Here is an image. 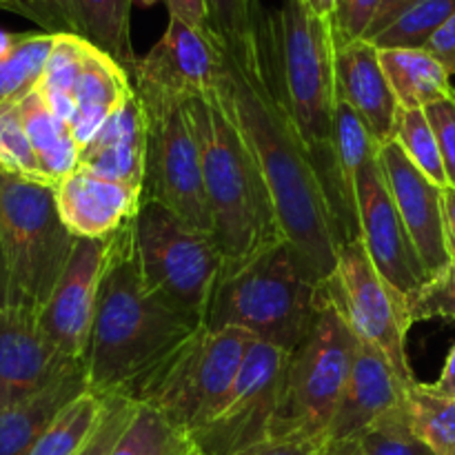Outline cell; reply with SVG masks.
Listing matches in <instances>:
<instances>
[{"label":"cell","mask_w":455,"mask_h":455,"mask_svg":"<svg viewBox=\"0 0 455 455\" xmlns=\"http://www.w3.org/2000/svg\"><path fill=\"white\" fill-rule=\"evenodd\" d=\"M253 340L243 329L200 327L142 382L132 400L194 434L229 394Z\"/></svg>","instance_id":"ba28073f"},{"label":"cell","mask_w":455,"mask_h":455,"mask_svg":"<svg viewBox=\"0 0 455 455\" xmlns=\"http://www.w3.org/2000/svg\"><path fill=\"white\" fill-rule=\"evenodd\" d=\"M409 3H411V0H382L380 9H378L376 18H373L371 27H369V31L364 34V40H369V38H373L376 34H380V31L385 29V27L389 25V22L394 20V18L398 16V13L403 12Z\"/></svg>","instance_id":"f6af8a7d"},{"label":"cell","mask_w":455,"mask_h":455,"mask_svg":"<svg viewBox=\"0 0 455 455\" xmlns=\"http://www.w3.org/2000/svg\"><path fill=\"white\" fill-rule=\"evenodd\" d=\"M411 323L420 320H455V258L451 265L425 284L420 291L407 300Z\"/></svg>","instance_id":"74e56055"},{"label":"cell","mask_w":455,"mask_h":455,"mask_svg":"<svg viewBox=\"0 0 455 455\" xmlns=\"http://www.w3.org/2000/svg\"><path fill=\"white\" fill-rule=\"evenodd\" d=\"M289 354L253 340L243 369L220 407L189 434L196 455H238L265 443L283 400Z\"/></svg>","instance_id":"7c38bea8"},{"label":"cell","mask_w":455,"mask_h":455,"mask_svg":"<svg viewBox=\"0 0 455 455\" xmlns=\"http://www.w3.org/2000/svg\"><path fill=\"white\" fill-rule=\"evenodd\" d=\"M133 0H7L4 12L38 25L44 34L76 36L114 58L133 76L138 56L132 44Z\"/></svg>","instance_id":"e0dca14e"},{"label":"cell","mask_w":455,"mask_h":455,"mask_svg":"<svg viewBox=\"0 0 455 455\" xmlns=\"http://www.w3.org/2000/svg\"><path fill=\"white\" fill-rule=\"evenodd\" d=\"M80 367L83 360L67 358L44 336L38 314L20 307L0 309V409L40 394Z\"/></svg>","instance_id":"ac0fdd59"},{"label":"cell","mask_w":455,"mask_h":455,"mask_svg":"<svg viewBox=\"0 0 455 455\" xmlns=\"http://www.w3.org/2000/svg\"><path fill=\"white\" fill-rule=\"evenodd\" d=\"M167 9L172 16L182 18L189 25L198 27V29L209 31V20H207V4L204 0H164ZM212 34V31H209Z\"/></svg>","instance_id":"ee69618b"},{"label":"cell","mask_w":455,"mask_h":455,"mask_svg":"<svg viewBox=\"0 0 455 455\" xmlns=\"http://www.w3.org/2000/svg\"><path fill=\"white\" fill-rule=\"evenodd\" d=\"M336 92L354 109L380 147L395 140L400 105L387 80L380 52L369 40H351L336 49Z\"/></svg>","instance_id":"ffe728a7"},{"label":"cell","mask_w":455,"mask_h":455,"mask_svg":"<svg viewBox=\"0 0 455 455\" xmlns=\"http://www.w3.org/2000/svg\"><path fill=\"white\" fill-rule=\"evenodd\" d=\"M378 164L418 258L429 280H434L451 265L444 222V187L429 180L395 140L380 147Z\"/></svg>","instance_id":"2e32d148"},{"label":"cell","mask_w":455,"mask_h":455,"mask_svg":"<svg viewBox=\"0 0 455 455\" xmlns=\"http://www.w3.org/2000/svg\"><path fill=\"white\" fill-rule=\"evenodd\" d=\"M0 172L20 180L49 185L16 107L0 109Z\"/></svg>","instance_id":"d590c367"},{"label":"cell","mask_w":455,"mask_h":455,"mask_svg":"<svg viewBox=\"0 0 455 455\" xmlns=\"http://www.w3.org/2000/svg\"><path fill=\"white\" fill-rule=\"evenodd\" d=\"M58 212L76 238H109L136 218L142 191L78 167L56 187Z\"/></svg>","instance_id":"d6986e66"},{"label":"cell","mask_w":455,"mask_h":455,"mask_svg":"<svg viewBox=\"0 0 455 455\" xmlns=\"http://www.w3.org/2000/svg\"><path fill=\"white\" fill-rule=\"evenodd\" d=\"M132 231L145 291L180 318L204 327L225 267L213 235L194 229L158 203L140 204Z\"/></svg>","instance_id":"8992f818"},{"label":"cell","mask_w":455,"mask_h":455,"mask_svg":"<svg viewBox=\"0 0 455 455\" xmlns=\"http://www.w3.org/2000/svg\"><path fill=\"white\" fill-rule=\"evenodd\" d=\"M400 109H425L453 93L451 76L427 49H378Z\"/></svg>","instance_id":"d4e9b609"},{"label":"cell","mask_w":455,"mask_h":455,"mask_svg":"<svg viewBox=\"0 0 455 455\" xmlns=\"http://www.w3.org/2000/svg\"><path fill=\"white\" fill-rule=\"evenodd\" d=\"M142 107L147 111L142 203L163 204L189 227L212 234L203 158L187 102L142 100Z\"/></svg>","instance_id":"8fae6325"},{"label":"cell","mask_w":455,"mask_h":455,"mask_svg":"<svg viewBox=\"0 0 455 455\" xmlns=\"http://www.w3.org/2000/svg\"><path fill=\"white\" fill-rule=\"evenodd\" d=\"M444 222H447V243L451 258H455V187L444 189Z\"/></svg>","instance_id":"7dc6e473"},{"label":"cell","mask_w":455,"mask_h":455,"mask_svg":"<svg viewBox=\"0 0 455 455\" xmlns=\"http://www.w3.org/2000/svg\"><path fill=\"white\" fill-rule=\"evenodd\" d=\"M9 307V271L4 262L3 244H0V309Z\"/></svg>","instance_id":"681fc988"},{"label":"cell","mask_w":455,"mask_h":455,"mask_svg":"<svg viewBox=\"0 0 455 455\" xmlns=\"http://www.w3.org/2000/svg\"><path fill=\"white\" fill-rule=\"evenodd\" d=\"M409 425L434 455H455V398L411 382L404 394Z\"/></svg>","instance_id":"f1b7e54d"},{"label":"cell","mask_w":455,"mask_h":455,"mask_svg":"<svg viewBox=\"0 0 455 455\" xmlns=\"http://www.w3.org/2000/svg\"><path fill=\"white\" fill-rule=\"evenodd\" d=\"M329 438H307V435H283L267 438L265 443L249 447L238 455H324Z\"/></svg>","instance_id":"b9f144b4"},{"label":"cell","mask_w":455,"mask_h":455,"mask_svg":"<svg viewBox=\"0 0 455 455\" xmlns=\"http://www.w3.org/2000/svg\"><path fill=\"white\" fill-rule=\"evenodd\" d=\"M453 16L455 0H411L369 43L378 49H425Z\"/></svg>","instance_id":"f546056e"},{"label":"cell","mask_w":455,"mask_h":455,"mask_svg":"<svg viewBox=\"0 0 455 455\" xmlns=\"http://www.w3.org/2000/svg\"><path fill=\"white\" fill-rule=\"evenodd\" d=\"M380 145L373 140L371 133L363 124V120L354 114L345 100H336V114H333V163H336L338 185H340L342 200L358 225V209H355V180L360 169L367 163L378 158Z\"/></svg>","instance_id":"83f0119b"},{"label":"cell","mask_w":455,"mask_h":455,"mask_svg":"<svg viewBox=\"0 0 455 455\" xmlns=\"http://www.w3.org/2000/svg\"><path fill=\"white\" fill-rule=\"evenodd\" d=\"M222 44L209 31L169 13L163 38L138 58L132 76L142 100L189 102L220 83Z\"/></svg>","instance_id":"4fadbf2b"},{"label":"cell","mask_w":455,"mask_h":455,"mask_svg":"<svg viewBox=\"0 0 455 455\" xmlns=\"http://www.w3.org/2000/svg\"><path fill=\"white\" fill-rule=\"evenodd\" d=\"M87 391V371L80 367L40 394L0 409V455H31L53 420Z\"/></svg>","instance_id":"cb8c5ba5"},{"label":"cell","mask_w":455,"mask_h":455,"mask_svg":"<svg viewBox=\"0 0 455 455\" xmlns=\"http://www.w3.org/2000/svg\"><path fill=\"white\" fill-rule=\"evenodd\" d=\"M209 31L227 52H240L260 36L267 9L262 0H204Z\"/></svg>","instance_id":"836d02e7"},{"label":"cell","mask_w":455,"mask_h":455,"mask_svg":"<svg viewBox=\"0 0 455 455\" xmlns=\"http://www.w3.org/2000/svg\"><path fill=\"white\" fill-rule=\"evenodd\" d=\"M355 347L358 338L323 296L309 333L287 358L283 400L269 438H329V427L349 380Z\"/></svg>","instance_id":"9c48e42d"},{"label":"cell","mask_w":455,"mask_h":455,"mask_svg":"<svg viewBox=\"0 0 455 455\" xmlns=\"http://www.w3.org/2000/svg\"><path fill=\"white\" fill-rule=\"evenodd\" d=\"M132 222L109 235L105 274L83 358L89 391L129 400L200 329L145 291L133 253Z\"/></svg>","instance_id":"7a4b0ae2"},{"label":"cell","mask_w":455,"mask_h":455,"mask_svg":"<svg viewBox=\"0 0 455 455\" xmlns=\"http://www.w3.org/2000/svg\"><path fill=\"white\" fill-rule=\"evenodd\" d=\"M4 4H7V0H0V12H4Z\"/></svg>","instance_id":"f5cc1de1"},{"label":"cell","mask_w":455,"mask_h":455,"mask_svg":"<svg viewBox=\"0 0 455 455\" xmlns=\"http://www.w3.org/2000/svg\"><path fill=\"white\" fill-rule=\"evenodd\" d=\"M147 164V111L138 93L80 147L78 167L142 191Z\"/></svg>","instance_id":"7402d4cb"},{"label":"cell","mask_w":455,"mask_h":455,"mask_svg":"<svg viewBox=\"0 0 455 455\" xmlns=\"http://www.w3.org/2000/svg\"><path fill=\"white\" fill-rule=\"evenodd\" d=\"M187 111L203 158L212 235L225 260L222 271L235 269L284 243L274 200L220 83L207 96L187 102Z\"/></svg>","instance_id":"3957f363"},{"label":"cell","mask_w":455,"mask_h":455,"mask_svg":"<svg viewBox=\"0 0 455 455\" xmlns=\"http://www.w3.org/2000/svg\"><path fill=\"white\" fill-rule=\"evenodd\" d=\"M320 289L360 342L380 351L400 380L416 382L407 355L413 324L407 300L378 274L360 238L342 244L336 269Z\"/></svg>","instance_id":"30bf717a"},{"label":"cell","mask_w":455,"mask_h":455,"mask_svg":"<svg viewBox=\"0 0 455 455\" xmlns=\"http://www.w3.org/2000/svg\"><path fill=\"white\" fill-rule=\"evenodd\" d=\"M324 455H367L358 438H345V440H329L327 451Z\"/></svg>","instance_id":"c3c4849f"},{"label":"cell","mask_w":455,"mask_h":455,"mask_svg":"<svg viewBox=\"0 0 455 455\" xmlns=\"http://www.w3.org/2000/svg\"><path fill=\"white\" fill-rule=\"evenodd\" d=\"M302 3H305L309 9H314L318 16L333 18V13L338 12V4H340V0H302Z\"/></svg>","instance_id":"f907efd6"},{"label":"cell","mask_w":455,"mask_h":455,"mask_svg":"<svg viewBox=\"0 0 455 455\" xmlns=\"http://www.w3.org/2000/svg\"><path fill=\"white\" fill-rule=\"evenodd\" d=\"M0 244L9 271V307L38 314L76 244L53 187L0 172Z\"/></svg>","instance_id":"52a82bcc"},{"label":"cell","mask_w":455,"mask_h":455,"mask_svg":"<svg viewBox=\"0 0 455 455\" xmlns=\"http://www.w3.org/2000/svg\"><path fill=\"white\" fill-rule=\"evenodd\" d=\"M156 3H160V0H133V7H142V9H149L154 7Z\"/></svg>","instance_id":"816d5d0a"},{"label":"cell","mask_w":455,"mask_h":455,"mask_svg":"<svg viewBox=\"0 0 455 455\" xmlns=\"http://www.w3.org/2000/svg\"><path fill=\"white\" fill-rule=\"evenodd\" d=\"M382 0H340L338 12L333 13V31H336V43L345 44L351 40L364 38V34L371 27Z\"/></svg>","instance_id":"ab89813d"},{"label":"cell","mask_w":455,"mask_h":455,"mask_svg":"<svg viewBox=\"0 0 455 455\" xmlns=\"http://www.w3.org/2000/svg\"><path fill=\"white\" fill-rule=\"evenodd\" d=\"M407 387L380 351L358 340L349 380L329 427V440L358 438L385 413L404 404Z\"/></svg>","instance_id":"44dd1931"},{"label":"cell","mask_w":455,"mask_h":455,"mask_svg":"<svg viewBox=\"0 0 455 455\" xmlns=\"http://www.w3.org/2000/svg\"><path fill=\"white\" fill-rule=\"evenodd\" d=\"M367 455H434L429 447L413 434L404 404L373 422L358 435Z\"/></svg>","instance_id":"8d00e7d4"},{"label":"cell","mask_w":455,"mask_h":455,"mask_svg":"<svg viewBox=\"0 0 455 455\" xmlns=\"http://www.w3.org/2000/svg\"><path fill=\"white\" fill-rule=\"evenodd\" d=\"M358 238L378 274L404 298L416 296L427 283L425 267L403 225L378 158L364 164L355 180Z\"/></svg>","instance_id":"5bb4252c"},{"label":"cell","mask_w":455,"mask_h":455,"mask_svg":"<svg viewBox=\"0 0 455 455\" xmlns=\"http://www.w3.org/2000/svg\"><path fill=\"white\" fill-rule=\"evenodd\" d=\"M425 49L443 62L449 76L455 74V16L429 40V44Z\"/></svg>","instance_id":"7bdbcfd3"},{"label":"cell","mask_w":455,"mask_h":455,"mask_svg":"<svg viewBox=\"0 0 455 455\" xmlns=\"http://www.w3.org/2000/svg\"><path fill=\"white\" fill-rule=\"evenodd\" d=\"M56 36L0 29V109L16 107L40 84Z\"/></svg>","instance_id":"4316f807"},{"label":"cell","mask_w":455,"mask_h":455,"mask_svg":"<svg viewBox=\"0 0 455 455\" xmlns=\"http://www.w3.org/2000/svg\"><path fill=\"white\" fill-rule=\"evenodd\" d=\"M425 114L435 133L440 154H443L449 187H455V89L444 100L425 107Z\"/></svg>","instance_id":"60d3db41"},{"label":"cell","mask_w":455,"mask_h":455,"mask_svg":"<svg viewBox=\"0 0 455 455\" xmlns=\"http://www.w3.org/2000/svg\"><path fill=\"white\" fill-rule=\"evenodd\" d=\"M109 455H196V449L189 434L140 404Z\"/></svg>","instance_id":"4dcf8cb0"},{"label":"cell","mask_w":455,"mask_h":455,"mask_svg":"<svg viewBox=\"0 0 455 455\" xmlns=\"http://www.w3.org/2000/svg\"><path fill=\"white\" fill-rule=\"evenodd\" d=\"M84 49L87 43L76 36H56L44 74L36 87L47 105L67 123L74 116V87L83 67Z\"/></svg>","instance_id":"d6a6232c"},{"label":"cell","mask_w":455,"mask_h":455,"mask_svg":"<svg viewBox=\"0 0 455 455\" xmlns=\"http://www.w3.org/2000/svg\"><path fill=\"white\" fill-rule=\"evenodd\" d=\"M323 305V291L307 278L296 253L278 243L235 269L222 271L204 327L243 329L258 342L298 349Z\"/></svg>","instance_id":"5b68a950"},{"label":"cell","mask_w":455,"mask_h":455,"mask_svg":"<svg viewBox=\"0 0 455 455\" xmlns=\"http://www.w3.org/2000/svg\"><path fill=\"white\" fill-rule=\"evenodd\" d=\"M220 87L269 187L284 243L307 278L323 287L336 269L340 235L318 169L293 120L267 16L260 36L247 49L222 47Z\"/></svg>","instance_id":"6da1fadb"},{"label":"cell","mask_w":455,"mask_h":455,"mask_svg":"<svg viewBox=\"0 0 455 455\" xmlns=\"http://www.w3.org/2000/svg\"><path fill=\"white\" fill-rule=\"evenodd\" d=\"M395 142L429 180L447 189V169H444L443 154H440L438 140H435V133L431 129L425 109H400Z\"/></svg>","instance_id":"e575fe53"},{"label":"cell","mask_w":455,"mask_h":455,"mask_svg":"<svg viewBox=\"0 0 455 455\" xmlns=\"http://www.w3.org/2000/svg\"><path fill=\"white\" fill-rule=\"evenodd\" d=\"M133 92L136 89L127 71L87 43L74 87V116L69 120L78 147L87 145Z\"/></svg>","instance_id":"603a6c76"},{"label":"cell","mask_w":455,"mask_h":455,"mask_svg":"<svg viewBox=\"0 0 455 455\" xmlns=\"http://www.w3.org/2000/svg\"><path fill=\"white\" fill-rule=\"evenodd\" d=\"M267 25L278 53L293 120L327 191L342 247L358 238V225L347 212L333 163V114L338 100L333 22L318 16L302 0H284L283 7L267 13Z\"/></svg>","instance_id":"277c9868"},{"label":"cell","mask_w":455,"mask_h":455,"mask_svg":"<svg viewBox=\"0 0 455 455\" xmlns=\"http://www.w3.org/2000/svg\"><path fill=\"white\" fill-rule=\"evenodd\" d=\"M20 114L25 132L29 136L31 147L36 151L40 167H43L47 182L56 187L65 176H69L74 169H78V154L80 147L76 142L74 132L69 123L62 120L38 89L22 98L16 105Z\"/></svg>","instance_id":"484cf974"},{"label":"cell","mask_w":455,"mask_h":455,"mask_svg":"<svg viewBox=\"0 0 455 455\" xmlns=\"http://www.w3.org/2000/svg\"><path fill=\"white\" fill-rule=\"evenodd\" d=\"M107 251L109 238H76L65 271L38 311L44 336L71 360H83L87 351Z\"/></svg>","instance_id":"9a60e30c"},{"label":"cell","mask_w":455,"mask_h":455,"mask_svg":"<svg viewBox=\"0 0 455 455\" xmlns=\"http://www.w3.org/2000/svg\"><path fill=\"white\" fill-rule=\"evenodd\" d=\"M138 407L133 400L123 398V395H105V409H102L100 422H98L96 431L84 444V449L78 455H109L111 449L124 434L129 422L136 416Z\"/></svg>","instance_id":"f35d334b"},{"label":"cell","mask_w":455,"mask_h":455,"mask_svg":"<svg viewBox=\"0 0 455 455\" xmlns=\"http://www.w3.org/2000/svg\"><path fill=\"white\" fill-rule=\"evenodd\" d=\"M105 395L87 391L69 404L44 431L31 455H78L100 422Z\"/></svg>","instance_id":"1f68e13d"},{"label":"cell","mask_w":455,"mask_h":455,"mask_svg":"<svg viewBox=\"0 0 455 455\" xmlns=\"http://www.w3.org/2000/svg\"><path fill=\"white\" fill-rule=\"evenodd\" d=\"M431 389L438 391V394L443 395H453L455 398V345L451 347V351H449L447 360H444L440 378L435 382H431Z\"/></svg>","instance_id":"bcb514c9"}]
</instances>
